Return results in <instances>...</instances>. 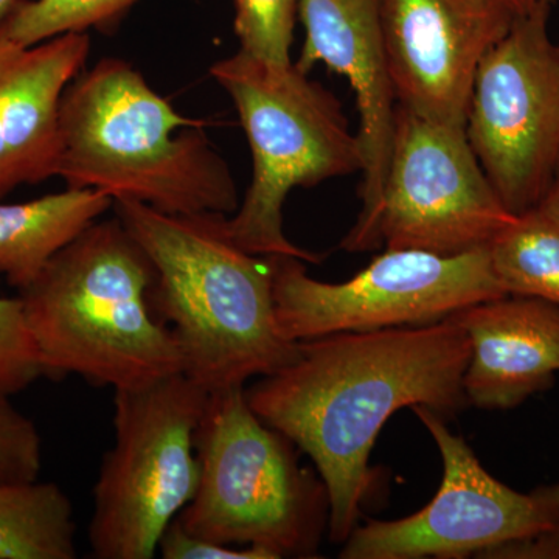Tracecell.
Listing matches in <instances>:
<instances>
[{
	"instance_id": "1",
	"label": "cell",
	"mask_w": 559,
	"mask_h": 559,
	"mask_svg": "<svg viewBox=\"0 0 559 559\" xmlns=\"http://www.w3.org/2000/svg\"><path fill=\"white\" fill-rule=\"evenodd\" d=\"M289 366L246 389L252 411L310 455L330 500L329 532L345 543L369 496V460L388 419L425 406L454 417L468 404V336L454 319L347 331L299 342Z\"/></svg>"
},
{
	"instance_id": "2",
	"label": "cell",
	"mask_w": 559,
	"mask_h": 559,
	"mask_svg": "<svg viewBox=\"0 0 559 559\" xmlns=\"http://www.w3.org/2000/svg\"><path fill=\"white\" fill-rule=\"evenodd\" d=\"M112 210L153 263L154 307L190 380L215 392L297 359L299 342L286 340L275 318L270 260L235 245L229 215H170L131 200Z\"/></svg>"
},
{
	"instance_id": "3",
	"label": "cell",
	"mask_w": 559,
	"mask_h": 559,
	"mask_svg": "<svg viewBox=\"0 0 559 559\" xmlns=\"http://www.w3.org/2000/svg\"><path fill=\"white\" fill-rule=\"evenodd\" d=\"M205 124L173 108L130 62L103 58L62 95L58 176L70 189L170 215H234L237 183Z\"/></svg>"
},
{
	"instance_id": "4",
	"label": "cell",
	"mask_w": 559,
	"mask_h": 559,
	"mask_svg": "<svg viewBox=\"0 0 559 559\" xmlns=\"http://www.w3.org/2000/svg\"><path fill=\"white\" fill-rule=\"evenodd\" d=\"M156 271L120 223H94L20 290L46 377L142 388L183 373L182 353L153 301Z\"/></svg>"
},
{
	"instance_id": "5",
	"label": "cell",
	"mask_w": 559,
	"mask_h": 559,
	"mask_svg": "<svg viewBox=\"0 0 559 559\" xmlns=\"http://www.w3.org/2000/svg\"><path fill=\"white\" fill-rule=\"evenodd\" d=\"M296 448L252 411L245 385L210 392L194 433L200 485L176 521L190 535L272 559L316 557L329 492Z\"/></svg>"
},
{
	"instance_id": "6",
	"label": "cell",
	"mask_w": 559,
	"mask_h": 559,
	"mask_svg": "<svg viewBox=\"0 0 559 559\" xmlns=\"http://www.w3.org/2000/svg\"><path fill=\"white\" fill-rule=\"evenodd\" d=\"M229 94L252 151L253 175L226 227L253 255H286L320 263L283 230V207L296 187L362 171V151L340 100L296 64L278 68L238 50L210 68Z\"/></svg>"
},
{
	"instance_id": "7",
	"label": "cell",
	"mask_w": 559,
	"mask_h": 559,
	"mask_svg": "<svg viewBox=\"0 0 559 559\" xmlns=\"http://www.w3.org/2000/svg\"><path fill=\"white\" fill-rule=\"evenodd\" d=\"M114 392L116 443L94 487L92 557L151 559L200 485L194 433L210 392L186 373Z\"/></svg>"
},
{
	"instance_id": "8",
	"label": "cell",
	"mask_w": 559,
	"mask_h": 559,
	"mask_svg": "<svg viewBox=\"0 0 559 559\" xmlns=\"http://www.w3.org/2000/svg\"><path fill=\"white\" fill-rule=\"evenodd\" d=\"M514 218L465 128L433 123L399 105L380 204L341 246L353 253L384 248L459 255L487 249Z\"/></svg>"
},
{
	"instance_id": "9",
	"label": "cell",
	"mask_w": 559,
	"mask_h": 559,
	"mask_svg": "<svg viewBox=\"0 0 559 559\" xmlns=\"http://www.w3.org/2000/svg\"><path fill=\"white\" fill-rule=\"evenodd\" d=\"M267 260L278 329L293 342L347 331L428 325L507 296L492 272L488 248L459 255L385 249L344 283L310 277L305 261L294 257Z\"/></svg>"
},
{
	"instance_id": "10",
	"label": "cell",
	"mask_w": 559,
	"mask_h": 559,
	"mask_svg": "<svg viewBox=\"0 0 559 559\" xmlns=\"http://www.w3.org/2000/svg\"><path fill=\"white\" fill-rule=\"evenodd\" d=\"M551 3L514 17L488 50L471 92L465 132L500 201L513 215L546 197L559 154V44Z\"/></svg>"
},
{
	"instance_id": "11",
	"label": "cell",
	"mask_w": 559,
	"mask_h": 559,
	"mask_svg": "<svg viewBox=\"0 0 559 559\" xmlns=\"http://www.w3.org/2000/svg\"><path fill=\"white\" fill-rule=\"evenodd\" d=\"M429 430L443 480L425 509L399 521L356 525L345 559L499 558L510 547L559 532V485L521 492L492 477L441 415L412 407Z\"/></svg>"
},
{
	"instance_id": "12",
	"label": "cell",
	"mask_w": 559,
	"mask_h": 559,
	"mask_svg": "<svg viewBox=\"0 0 559 559\" xmlns=\"http://www.w3.org/2000/svg\"><path fill=\"white\" fill-rule=\"evenodd\" d=\"M380 10L399 105L465 128L477 69L513 14L495 0H380Z\"/></svg>"
},
{
	"instance_id": "13",
	"label": "cell",
	"mask_w": 559,
	"mask_h": 559,
	"mask_svg": "<svg viewBox=\"0 0 559 559\" xmlns=\"http://www.w3.org/2000/svg\"><path fill=\"white\" fill-rule=\"evenodd\" d=\"M305 43L294 62L310 73L318 62L344 75L355 91L359 112L356 132L362 151V207L355 226L367 223L380 204L395 131V87L390 75L380 0H300Z\"/></svg>"
},
{
	"instance_id": "14",
	"label": "cell",
	"mask_w": 559,
	"mask_h": 559,
	"mask_svg": "<svg viewBox=\"0 0 559 559\" xmlns=\"http://www.w3.org/2000/svg\"><path fill=\"white\" fill-rule=\"evenodd\" d=\"M90 51L87 32L22 46L0 24V198L58 176L61 98Z\"/></svg>"
},
{
	"instance_id": "15",
	"label": "cell",
	"mask_w": 559,
	"mask_h": 559,
	"mask_svg": "<svg viewBox=\"0 0 559 559\" xmlns=\"http://www.w3.org/2000/svg\"><path fill=\"white\" fill-rule=\"evenodd\" d=\"M468 336L463 389L468 404L507 411L554 384L559 307L535 297L480 301L451 316Z\"/></svg>"
},
{
	"instance_id": "16",
	"label": "cell",
	"mask_w": 559,
	"mask_h": 559,
	"mask_svg": "<svg viewBox=\"0 0 559 559\" xmlns=\"http://www.w3.org/2000/svg\"><path fill=\"white\" fill-rule=\"evenodd\" d=\"M112 207V198L102 191L70 187L38 200L0 202V274L13 288H27L57 253Z\"/></svg>"
},
{
	"instance_id": "17",
	"label": "cell",
	"mask_w": 559,
	"mask_h": 559,
	"mask_svg": "<svg viewBox=\"0 0 559 559\" xmlns=\"http://www.w3.org/2000/svg\"><path fill=\"white\" fill-rule=\"evenodd\" d=\"M73 506L51 481L0 484V559H75Z\"/></svg>"
},
{
	"instance_id": "18",
	"label": "cell",
	"mask_w": 559,
	"mask_h": 559,
	"mask_svg": "<svg viewBox=\"0 0 559 559\" xmlns=\"http://www.w3.org/2000/svg\"><path fill=\"white\" fill-rule=\"evenodd\" d=\"M492 272L507 296L559 307V218L543 207L514 218L488 246Z\"/></svg>"
},
{
	"instance_id": "19",
	"label": "cell",
	"mask_w": 559,
	"mask_h": 559,
	"mask_svg": "<svg viewBox=\"0 0 559 559\" xmlns=\"http://www.w3.org/2000/svg\"><path fill=\"white\" fill-rule=\"evenodd\" d=\"M139 0H16L0 21L7 35L22 46L95 31L110 32Z\"/></svg>"
},
{
	"instance_id": "20",
	"label": "cell",
	"mask_w": 559,
	"mask_h": 559,
	"mask_svg": "<svg viewBox=\"0 0 559 559\" xmlns=\"http://www.w3.org/2000/svg\"><path fill=\"white\" fill-rule=\"evenodd\" d=\"M240 50L266 64H293L290 46L300 0H231Z\"/></svg>"
},
{
	"instance_id": "21",
	"label": "cell",
	"mask_w": 559,
	"mask_h": 559,
	"mask_svg": "<svg viewBox=\"0 0 559 559\" xmlns=\"http://www.w3.org/2000/svg\"><path fill=\"white\" fill-rule=\"evenodd\" d=\"M46 377L21 297H0V393L17 395Z\"/></svg>"
},
{
	"instance_id": "22",
	"label": "cell",
	"mask_w": 559,
	"mask_h": 559,
	"mask_svg": "<svg viewBox=\"0 0 559 559\" xmlns=\"http://www.w3.org/2000/svg\"><path fill=\"white\" fill-rule=\"evenodd\" d=\"M43 448L38 428L0 393V484L39 480Z\"/></svg>"
},
{
	"instance_id": "23",
	"label": "cell",
	"mask_w": 559,
	"mask_h": 559,
	"mask_svg": "<svg viewBox=\"0 0 559 559\" xmlns=\"http://www.w3.org/2000/svg\"><path fill=\"white\" fill-rule=\"evenodd\" d=\"M164 559H272L267 551L255 547H231L190 535L173 521L157 547Z\"/></svg>"
},
{
	"instance_id": "24",
	"label": "cell",
	"mask_w": 559,
	"mask_h": 559,
	"mask_svg": "<svg viewBox=\"0 0 559 559\" xmlns=\"http://www.w3.org/2000/svg\"><path fill=\"white\" fill-rule=\"evenodd\" d=\"M503 9L509 10L514 17L525 16V14L533 13L539 7L554 3V0H495Z\"/></svg>"
},
{
	"instance_id": "25",
	"label": "cell",
	"mask_w": 559,
	"mask_h": 559,
	"mask_svg": "<svg viewBox=\"0 0 559 559\" xmlns=\"http://www.w3.org/2000/svg\"><path fill=\"white\" fill-rule=\"evenodd\" d=\"M540 205L550 210L559 218V154L557 165H555L554 178H551L549 190H547L544 200L540 201Z\"/></svg>"
},
{
	"instance_id": "26",
	"label": "cell",
	"mask_w": 559,
	"mask_h": 559,
	"mask_svg": "<svg viewBox=\"0 0 559 559\" xmlns=\"http://www.w3.org/2000/svg\"><path fill=\"white\" fill-rule=\"evenodd\" d=\"M16 0H0V21L10 13V10L13 9Z\"/></svg>"
}]
</instances>
